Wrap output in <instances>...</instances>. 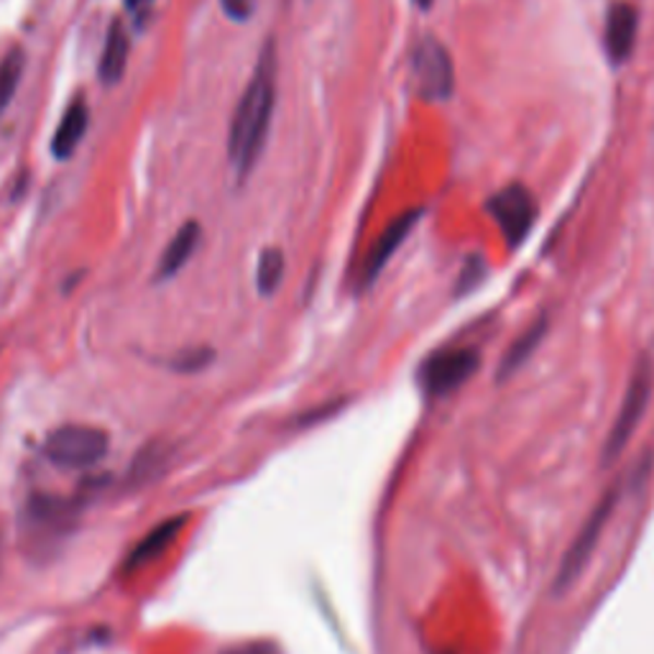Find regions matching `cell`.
<instances>
[{"label": "cell", "instance_id": "obj_1", "mask_svg": "<svg viewBox=\"0 0 654 654\" xmlns=\"http://www.w3.org/2000/svg\"><path fill=\"white\" fill-rule=\"evenodd\" d=\"M276 103V47L274 41H269L261 49L259 64L251 82H248L246 93L240 95V103L236 108L230 123L228 136V156L233 169L238 171V179H246L251 175L255 162H259L261 152H264L269 126H272Z\"/></svg>", "mask_w": 654, "mask_h": 654}, {"label": "cell", "instance_id": "obj_2", "mask_svg": "<svg viewBox=\"0 0 654 654\" xmlns=\"http://www.w3.org/2000/svg\"><path fill=\"white\" fill-rule=\"evenodd\" d=\"M74 524H78V507L70 499L39 494L26 501L21 514V537L34 555H47L70 537Z\"/></svg>", "mask_w": 654, "mask_h": 654}, {"label": "cell", "instance_id": "obj_3", "mask_svg": "<svg viewBox=\"0 0 654 654\" xmlns=\"http://www.w3.org/2000/svg\"><path fill=\"white\" fill-rule=\"evenodd\" d=\"M621 480L623 478L616 480V484H611V488H608V491L601 496L598 503L593 507V511L588 514V519L583 522L581 532H578L573 543H570L568 552L562 555L558 575H555V581H552V591L558 593V596H560V593L573 588V583L583 575V570L588 568V562L593 558V552H596L598 539H601V535H604L608 519H611V514L621 501V491H623Z\"/></svg>", "mask_w": 654, "mask_h": 654}, {"label": "cell", "instance_id": "obj_4", "mask_svg": "<svg viewBox=\"0 0 654 654\" xmlns=\"http://www.w3.org/2000/svg\"><path fill=\"white\" fill-rule=\"evenodd\" d=\"M652 391H654V366H652L650 358L642 356L637 360L634 371H631L627 391H623L621 409L614 419L611 430H608L604 455H601V461H604L606 465L614 463L616 457L623 453V448L629 445L631 435L637 432L639 423L644 419L646 407H650Z\"/></svg>", "mask_w": 654, "mask_h": 654}, {"label": "cell", "instance_id": "obj_5", "mask_svg": "<svg viewBox=\"0 0 654 654\" xmlns=\"http://www.w3.org/2000/svg\"><path fill=\"white\" fill-rule=\"evenodd\" d=\"M480 356L471 345H450V348L435 350L430 358L419 366L417 381L430 400H442L453 394L465 381L476 373Z\"/></svg>", "mask_w": 654, "mask_h": 654}, {"label": "cell", "instance_id": "obj_6", "mask_svg": "<svg viewBox=\"0 0 654 654\" xmlns=\"http://www.w3.org/2000/svg\"><path fill=\"white\" fill-rule=\"evenodd\" d=\"M108 432L90 425H64L55 430L44 442V453L59 468L82 471L100 463L108 453Z\"/></svg>", "mask_w": 654, "mask_h": 654}, {"label": "cell", "instance_id": "obj_7", "mask_svg": "<svg viewBox=\"0 0 654 654\" xmlns=\"http://www.w3.org/2000/svg\"><path fill=\"white\" fill-rule=\"evenodd\" d=\"M412 82L423 100L440 103L448 100L455 90V64L445 44L438 39H423L415 44L409 59Z\"/></svg>", "mask_w": 654, "mask_h": 654}, {"label": "cell", "instance_id": "obj_8", "mask_svg": "<svg viewBox=\"0 0 654 654\" xmlns=\"http://www.w3.org/2000/svg\"><path fill=\"white\" fill-rule=\"evenodd\" d=\"M488 215L494 217L509 246H519L530 236L532 225L537 221V200L524 185H509L496 192L486 202Z\"/></svg>", "mask_w": 654, "mask_h": 654}, {"label": "cell", "instance_id": "obj_9", "mask_svg": "<svg viewBox=\"0 0 654 654\" xmlns=\"http://www.w3.org/2000/svg\"><path fill=\"white\" fill-rule=\"evenodd\" d=\"M419 217H423V210H409V213H404L396 217L394 223L389 225L387 230L381 233L379 240H376L371 251H368L364 269H360V287H371V284L379 280V274L383 272V266L389 264V259L400 251V246L407 240V236L415 228Z\"/></svg>", "mask_w": 654, "mask_h": 654}, {"label": "cell", "instance_id": "obj_10", "mask_svg": "<svg viewBox=\"0 0 654 654\" xmlns=\"http://www.w3.org/2000/svg\"><path fill=\"white\" fill-rule=\"evenodd\" d=\"M637 32H639L637 5L623 3V0H621V3H614L611 9H608L606 34H604L606 55L611 57L614 64L627 62L631 49H634Z\"/></svg>", "mask_w": 654, "mask_h": 654}, {"label": "cell", "instance_id": "obj_11", "mask_svg": "<svg viewBox=\"0 0 654 654\" xmlns=\"http://www.w3.org/2000/svg\"><path fill=\"white\" fill-rule=\"evenodd\" d=\"M185 524H187V516H175V519H167V522H162L159 527H154L136 545V550L128 555V566L126 568L136 570V568H144V566H152L154 560H159L162 555L167 552L171 545H175V539L179 537V532L185 530Z\"/></svg>", "mask_w": 654, "mask_h": 654}, {"label": "cell", "instance_id": "obj_12", "mask_svg": "<svg viewBox=\"0 0 654 654\" xmlns=\"http://www.w3.org/2000/svg\"><path fill=\"white\" fill-rule=\"evenodd\" d=\"M200 236H202V230L198 223L194 221L185 223L182 228L177 230V236L169 240L167 251L162 253L159 266H156V280L159 282L171 280V276H177L179 272H182L187 261L192 259L194 248H198V243H200Z\"/></svg>", "mask_w": 654, "mask_h": 654}, {"label": "cell", "instance_id": "obj_13", "mask_svg": "<svg viewBox=\"0 0 654 654\" xmlns=\"http://www.w3.org/2000/svg\"><path fill=\"white\" fill-rule=\"evenodd\" d=\"M87 123H90L87 105L82 100L72 103L70 108L64 110L62 120H59L55 139H51V154H55L57 159H70V156L78 152L80 141L85 139Z\"/></svg>", "mask_w": 654, "mask_h": 654}, {"label": "cell", "instance_id": "obj_14", "mask_svg": "<svg viewBox=\"0 0 654 654\" xmlns=\"http://www.w3.org/2000/svg\"><path fill=\"white\" fill-rule=\"evenodd\" d=\"M126 64H128V36L123 28V21H112L108 26V34H105V47L100 55V67H97V74L105 85H116V82L126 74Z\"/></svg>", "mask_w": 654, "mask_h": 654}, {"label": "cell", "instance_id": "obj_15", "mask_svg": "<svg viewBox=\"0 0 654 654\" xmlns=\"http://www.w3.org/2000/svg\"><path fill=\"white\" fill-rule=\"evenodd\" d=\"M547 333V320H537L535 325H530L527 330H524L522 335H519V341L511 345V348L507 350V356L501 358V366H499V381L507 379V376H511L516 371L519 366L524 364L532 356V350L537 348L539 341H543Z\"/></svg>", "mask_w": 654, "mask_h": 654}, {"label": "cell", "instance_id": "obj_16", "mask_svg": "<svg viewBox=\"0 0 654 654\" xmlns=\"http://www.w3.org/2000/svg\"><path fill=\"white\" fill-rule=\"evenodd\" d=\"M24 67L26 55L21 47H13L9 55L0 59V116L9 110L13 95H16L21 78H24Z\"/></svg>", "mask_w": 654, "mask_h": 654}, {"label": "cell", "instance_id": "obj_17", "mask_svg": "<svg viewBox=\"0 0 654 654\" xmlns=\"http://www.w3.org/2000/svg\"><path fill=\"white\" fill-rule=\"evenodd\" d=\"M284 280V253L280 248H264L255 266V287L261 297H272Z\"/></svg>", "mask_w": 654, "mask_h": 654}, {"label": "cell", "instance_id": "obj_18", "mask_svg": "<svg viewBox=\"0 0 654 654\" xmlns=\"http://www.w3.org/2000/svg\"><path fill=\"white\" fill-rule=\"evenodd\" d=\"M221 654H282L280 644L269 642V639H255V642H240L225 646Z\"/></svg>", "mask_w": 654, "mask_h": 654}, {"label": "cell", "instance_id": "obj_19", "mask_svg": "<svg viewBox=\"0 0 654 654\" xmlns=\"http://www.w3.org/2000/svg\"><path fill=\"white\" fill-rule=\"evenodd\" d=\"M225 16L238 21V24H243V21H248L253 16L255 11V0H221Z\"/></svg>", "mask_w": 654, "mask_h": 654}, {"label": "cell", "instance_id": "obj_20", "mask_svg": "<svg viewBox=\"0 0 654 654\" xmlns=\"http://www.w3.org/2000/svg\"><path fill=\"white\" fill-rule=\"evenodd\" d=\"M480 274H484V264H480L478 259H471L468 261V266L463 269V274H461V282H457V292H468L471 287H476V284L480 282Z\"/></svg>", "mask_w": 654, "mask_h": 654}, {"label": "cell", "instance_id": "obj_21", "mask_svg": "<svg viewBox=\"0 0 654 654\" xmlns=\"http://www.w3.org/2000/svg\"><path fill=\"white\" fill-rule=\"evenodd\" d=\"M146 3H152V0H126V5L131 11H136V9H141V5H146Z\"/></svg>", "mask_w": 654, "mask_h": 654}, {"label": "cell", "instance_id": "obj_22", "mask_svg": "<svg viewBox=\"0 0 654 654\" xmlns=\"http://www.w3.org/2000/svg\"><path fill=\"white\" fill-rule=\"evenodd\" d=\"M415 5L417 9H423V11H427L432 5V0H415Z\"/></svg>", "mask_w": 654, "mask_h": 654}, {"label": "cell", "instance_id": "obj_23", "mask_svg": "<svg viewBox=\"0 0 654 654\" xmlns=\"http://www.w3.org/2000/svg\"><path fill=\"white\" fill-rule=\"evenodd\" d=\"M438 654H453V652H438Z\"/></svg>", "mask_w": 654, "mask_h": 654}]
</instances>
